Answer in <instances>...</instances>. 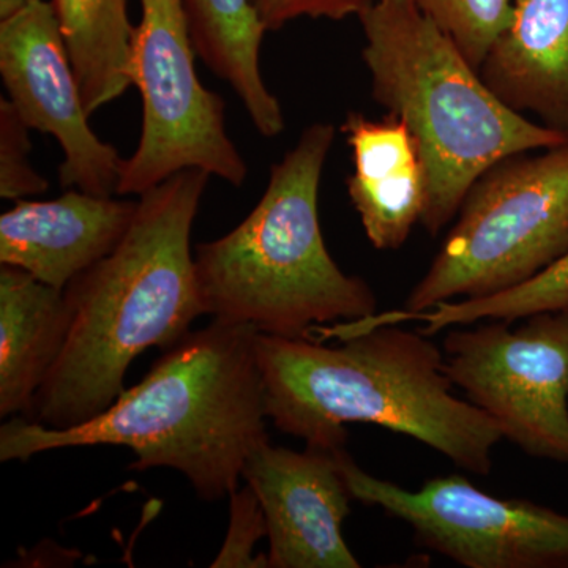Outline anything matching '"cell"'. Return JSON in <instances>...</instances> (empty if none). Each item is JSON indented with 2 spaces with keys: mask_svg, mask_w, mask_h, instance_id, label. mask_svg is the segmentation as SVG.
<instances>
[{
  "mask_svg": "<svg viewBox=\"0 0 568 568\" xmlns=\"http://www.w3.org/2000/svg\"><path fill=\"white\" fill-rule=\"evenodd\" d=\"M256 338L253 325L213 320L84 424L58 429L11 417L0 426V462L61 448L125 447L136 455L133 470L170 467L201 499L231 496L246 459L268 440Z\"/></svg>",
  "mask_w": 568,
  "mask_h": 568,
  "instance_id": "1",
  "label": "cell"
},
{
  "mask_svg": "<svg viewBox=\"0 0 568 568\" xmlns=\"http://www.w3.org/2000/svg\"><path fill=\"white\" fill-rule=\"evenodd\" d=\"M209 178L185 170L142 193L118 246L65 287V347L26 418L61 429L99 416L144 351L178 345L204 315L190 237Z\"/></svg>",
  "mask_w": 568,
  "mask_h": 568,
  "instance_id": "2",
  "label": "cell"
},
{
  "mask_svg": "<svg viewBox=\"0 0 568 568\" xmlns=\"http://www.w3.org/2000/svg\"><path fill=\"white\" fill-rule=\"evenodd\" d=\"M422 332L377 325L325 346L257 332L268 420L306 446H346L347 424L383 426L489 476L503 433L455 394L444 351Z\"/></svg>",
  "mask_w": 568,
  "mask_h": 568,
  "instance_id": "3",
  "label": "cell"
},
{
  "mask_svg": "<svg viewBox=\"0 0 568 568\" xmlns=\"http://www.w3.org/2000/svg\"><path fill=\"white\" fill-rule=\"evenodd\" d=\"M357 18L373 99L406 123L420 151L426 178L420 223L429 235L458 215L470 186L489 168L568 140L507 106L414 0H373Z\"/></svg>",
  "mask_w": 568,
  "mask_h": 568,
  "instance_id": "4",
  "label": "cell"
},
{
  "mask_svg": "<svg viewBox=\"0 0 568 568\" xmlns=\"http://www.w3.org/2000/svg\"><path fill=\"white\" fill-rule=\"evenodd\" d=\"M334 138L331 123L305 129L271 168L267 189L244 222L197 245L204 315L287 338L376 315L372 287L339 268L321 231L317 194Z\"/></svg>",
  "mask_w": 568,
  "mask_h": 568,
  "instance_id": "5",
  "label": "cell"
},
{
  "mask_svg": "<svg viewBox=\"0 0 568 568\" xmlns=\"http://www.w3.org/2000/svg\"><path fill=\"white\" fill-rule=\"evenodd\" d=\"M406 313L514 290L568 253V140L508 156L470 186Z\"/></svg>",
  "mask_w": 568,
  "mask_h": 568,
  "instance_id": "6",
  "label": "cell"
},
{
  "mask_svg": "<svg viewBox=\"0 0 568 568\" xmlns=\"http://www.w3.org/2000/svg\"><path fill=\"white\" fill-rule=\"evenodd\" d=\"M140 2L129 78L141 93L142 132L136 151L123 159L118 194L141 196L185 170L244 185L248 168L227 136L226 104L196 73L183 0Z\"/></svg>",
  "mask_w": 568,
  "mask_h": 568,
  "instance_id": "7",
  "label": "cell"
},
{
  "mask_svg": "<svg viewBox=\"0 0 568 568\" xmlns=\"http://www.w3.org/2000/svg\"><path fill=\"white\" fill-rule=\"evenodd\" d=\"M480 321L444 338L447 375L504 439L568 465V310Z\"/></svg>",
  "mask_w": 568,
  "mask_h": 568,
  "instance_id": "8",
  "label": "cell"
},
{
  "mask_svg": "<svg viewBox=\"0 0 568 568\" xmlns=\"http://www.w3.org/2000/svg\"><path fill=\"white\" fill-rule=\"evenodd\" d=\"M339 465L354 500L405 521L422 547L467 568H568V515L519 497L487 495L465 476L406 489L362 469L345 447Z\"/></svg>",
  "mask_w": 568,
  "mask_h": 568,
  "instance_id": "9",
  "label": "cell"
},
{
  "mask_svg": "<svg viewBox=\"0 0 568 568\" xmlns=\"http://www.w3.org/2000/svg\"><path fill=\"white\" fill-rule=\"evenodd\" d=\"M0 74L22 121L61 144V186L118 194L123 159L89 126L91 115L51 2L37 0L0 20Z\"/></svg>",
  "mask_w": 568,
  "mask_h": 568,
  "instance_id": "10",
  "label": "cell"
},
{
  "mask_svg": "<svg viewBox=\"0 0 568 568\" xmlns=\"http://www.w3.org/2000/svg\"><path fill=\"white\" fill-rule=\"evenodd\" d=\"M343 447L295 452L267 440L246 459L242 478L263 507L268 567L361 568L342 532L354 500L339 465Z\"/></svg>",
  "mask_w": 568,
  "mask_h": 568,
  "instance_id": "11",
  "label": "cell"
},
{
  "mask_svg": "<svg viewBox=\"0 0 568 568\" xmlns=\"http://www.w3.org/2000/svg\"><path fill=\"white\" fill-rule=\"evenodd\" d=\"M136 207L71 189L58 200H18L0 216V264L65 291L118 246Z\"/></svg>",
  "mask_w": 568,
  "mask_h": 568,
  "instance_id": "12",
  "label": "cell"
},
{
  "mask_svg": "<svg viewBox=\"0 0 568 568\" xmlns=\"http://www.w3.org/2000/svg\"><path fill=\"white\" fill-rule=\"evenodd\" d=\"M342 132L353 149L347 194L366 237L377 250L402 248L426 204L424 162L413 133L395 115L373 121L362 112H349Z\"/></svg>",
  "mask_w": 568,
  "mask_h": 568,
  "instance_id": "13",
  "label": "cell"
},
{
  "mask_svg": "<svg viewBox=\"0 0 568 568\" xmlns=\"http://www.w3.org/2000/svg\"><path fill=\"white\" fill-rule=\"evenodd\" d=\"M480 74L511 110L568 136V0H517Z\"/></svg>",
  "mask_w": 568,
  "mask_h": 568,
  "instance_id": "14",
  "label": "cell"
},
{
  "mask_svg": "<svg viewBox=\"0 0 568 568\" xmlns=\"http://www.w3.org/2000/svg\"><path fill=\"white\" fill-rule=\"evenodd\" d=\"M65 291L21 268H0V417H28L65 347Z\"/></svg>",
  "mask_w": 568,
  "mask_h": 568,
  "instance_id": "15",
  "label": "cell"
},
{
  "mask_svg": "<svg viewBox=\"0 0 568 568\" xmlns=\"http://www.w3.org/2000/svg\"><path fill=\"white\" fill-rule=\"evenodd\" d=\"M194 51L237 93L253 125L265 138L284 130L282 106L261 74L267 32L252 0H183Z\"/></svg>",
  "mask_w": 568,
  "mask_h": 568,
  "instance_id": "16",
  "label": "cell"
},
{
  "mask_svg": "<svg viewBox=\"0 0 568 568\" xmlns=\"http://www.w3.org/2000/svg\"><path fill=\"white\" fill-rule=\"evenodd\" d=\"M89 115L132 85L126 0H51Z\"/></svg>",
  "mask_w": 568,
  "mask_h": 568,
  "instance_id": "17",
  "label": "cell"
},
{
  "mask_svg": "<svg viewBox=\"0 0 568 568\" xmlns=\"http://www.w3.org/2000/svg\"><path fill=\"white\" fill-rule=\"evenodd\" d=\"M568 310V253L558 263L549 265L529 282L514 290L470 301L443 302L420 313L403 310L381 313L377 324H398L422 321V334L433 335L454 325H469L480 321L499 320L517 323L538 313Z\"/></svg>",
  "mask_w": 568,
  "mask_h": 568,
  "instance_id": "18",
  "label": "cell"
},
{
  "mask_svg": "<svg viewBox=\"0 0 568 568\" xmlns=\"http://www.w3.org/2000/svg\"><path fill=\"white\" fill-rule=\"evenodd\" d=\"M480 71L488 52L514 20L517 0H414Z\"/></svg>",
  "mask_w": 568,
  "mask_h": 568,
  "instance_id": "19",
  "label": "cell"
},
{
  "mask_svg": "<svg viewBox=\"0 0 568 568\" xmlns=\"http://www.w3.org/2000/svg\"><path fill=\"white\" fill-rule=\"evenodd\" d=\"M31 126L22 121L10 100L0 99V196L3 200H24L47 192L43 175L29 163L32 151Z\"/></svg>",
  "mask_w": 568,
  "mask_h": 568,
  "instance_id": "20",
  "label": "cell"
},
{
  "mask_svg": "<svg viewBox=\"0 0 568 568\" xmlns=\"http://www.w3.org/2000/svg\"><path fill=\"white\" fill-rule=\"evenodd\" d=\"M230 499V529L212 567H268L267 556L253 555L257 541L267 537V525L256 493L245 485L242 489H235Z\"/></svg>",
  "mask_w": 568,
  "mask_h": 568,
  "instance_id": "21",
  "label": "cell"
},
{
  "mask_svg": "<svg viewBox=\"0 0 568 568\" xmlns=\"http://www.w3.org/2000/svg\"><path fill=\"white\" fill-rule=\"evenodd\" d=\"M267 31H278L297 18L342 21L358 17L373 0H252Z\"/></svg>",
  "mask_w": 568,
  "mask_h": 568,
  "instance_id": "22",
  "label": "cell"
},
{
  "mask_svg": "<svg viewBox=\"0 0 568 568\" xmlns=\"http://www.w3.org/2000/svg\"><path fill=\"white\" fill-rule=\"evenodd\" d=\"M37 0H0V20L11 17Z\"/></svg>",
  "mask_w": 568,
  "mask_h": 568,
  "instance_id": "23",
  "label": "cell"
}]
</instances>
